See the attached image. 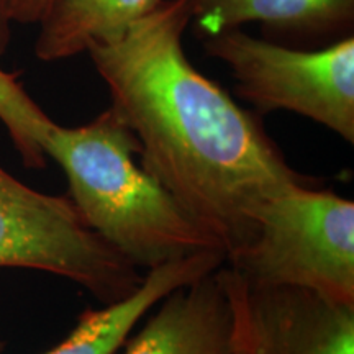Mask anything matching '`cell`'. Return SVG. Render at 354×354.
Returning <instances> with one entry per match:
<instances>
[{"label":"cell","mask_w":354,"mask_h":354,"mask_svg":"<svg viewBox=\"0 0 354 354\" xmlns=\"http://www.w3.org/2000/svg\"><path fill=\"white\" fill-rule=\"evenodd\" d=\"M69 183V198L92 232L135 268L225 248L140 162V143L112 109L82 127L55 122L43 140Z\"/></svg>","instance_id":"obj_2"},{"label":"cell","mask_w":354,"mask_h":354,"mask_svg":"<svg viewBox=\"0 0 354 354\" xmlns=\"http://www.w3.org/2000/svg\"><path fill=\"white\" fill-rule=\"evenodd\" d=\"M0 268L55 274L102 304L128 297L143 281L138 268L87 227L69 197L35 190L2 167Z\"/></svg>","instance_id":"obj_5"},{"label":"cell","mask_w":354,"mask_h":354,"mask_svg":"<svg viewBox=\"0 0 354 354\" xmlns=\"http://www.w3.org/2000/svg\"><path fill=\"white\" fill-rule=\"evenodd\" d=\"M55 0H10L12 24L38 25Z\"/></svg>","instance_id":"obj_12"},{"label":"cell","mask_w":354,"mask_h":354,"mask_svg":"<svg viewBox=\"0 0 354 354\" xmlns=\"http://www.w3.org/2000/svg\"><path fill=\"white\" fill-rule=\"evenodd\" d=\"M190 21L187 0H162L87 55L110 109L138 140L141 166L216 236L228 259L253 240L266 198L315 180L290 167L261 115L194 68L183 46Z\"/></svg>","instance_id":"obj_1"},{"label":"cell","mask_w":354,"mask_h":354,"mask_svg":"<svg viewBox=\"0 0 354 354\" xmlns=\"http://www.w3.org/2000/svg\"><path fill=\"white\" fill-rule=\"evenodd\" d=\"M162 0H55L39 20L35 55L44 63L87 53L115 41Z\"/></svg>","instance_id":"obj_10"},{"label":"cell","mask_w":354,"mask_h":354,"mask_svg":"<svg viewBox=\"0 0 354 354\" xmlns=\"http://www.w3.org/2000/svg\"><path fill=\"white\" fill-rule=\"evenodd\" d=\"M12 20H10V0H0V56L8 50L12 39Z\"/></svg>","instance_id":"obj_13"},{"label":"cell","mask_w":354,"mask_h":354,"mask_svg":"<svg viewBox=\"0 0 354 354\" xmlns=\"http://www.w3.org/2000/svg\"><path fill=\"white\" fill-rule=\"evenodd\" d=\"M198 32L212 37L259 21L266 32L295 39H343L353 35L354 0H187Z\"/></svg>","instance_id":"obj_9"},{"label":"cell","mask_w":354,"mask_h":354,"mask_svg":"<svg viewBox=\"0 0 354 354\" xmlns=\"http://www.w3.org/2000/svg\"><path fill=\"white\" fill-rule=\"evenodd\" d=\"M3 348H6V344H3L2 342H0V354H2V351H3Z\"/></svg>","instance_id":"obj_15"},{"label":"cell","mask_w":354,"mask_h":354,"mask_svg":"<svg viewBox=\"0 0 354 354\" xmlns=\"http://www.w3.org/2000/svg\"><path fill=\"white\" fill-rule=\"evenodd\" d=\"M253 240L225 266L259 287L305 289L354 305V202L315 184L274 194L254 214Z\"/></svg>","instance_id":"obj_3"},{"label":"cell","mask_w":354,"mask_h":354,"mask_svg":"<svg viewBox=\"0 0 354 354\" xmlns=\"http://www.w3.org/2000/svg\"><path fill=\"white\" fill-rule=\"evenodd\" d=\"M234 331H236V326H234ZM234 354H246L245 349L241 348V344L238 343V339H236V351H234Z\"/></svg>","instance_id":"obj_14"},{"label":"cell","mask_w":354,"mask_h":354,"mask_svg":"<svg viewBox=\"0 0 354 354\" xmlns=\"http://www.w3.org/2000/svg\"><path fill=\"white\" fill-rule=\"evenodd\" d=\"M221 268L167 294L123 354H234V310Z\"/></svg>","instance_id":"obj_7"},{"label":"cell","mask_w":354,"mask_h":354,"mask_svg":"<svg viewBox=\"0 0 354 354\" xmlns=\"http://www.w3.org/2000/svg\"><path fill=\"white\" fill-rule=\"evenodd\" d=\"M0 122L26 167L46 166L43 140L55 122L25 91L19 74L3 69H0Z\"/></svg>","instance_id":"obj_11"},{"label":"cell","mask_w":354,"mask_h":354,"mask_svg":"<svg viewBox=\"0 0 354 354\" xmlns=\"http://www.w3.org/2000/svg\"><path fill=\"white\" fill-rule=\"evenodd\" d=\"M225 261L220 251H207L149 269L133 294L82 312L68 338L44 354H115L136 323L167 294L216 271Z\"/></svg>","instance_id":"obj_8"},{"label":"cell","mask_w":354,"mask_h":354,"mask_svg":"<svg viewBox=\"0 0 354 354\" xmlns=\"http://www.w3.org/2000/svg\"><path fill=\"white\" fill-rule=\"evenodd\" d=\"M246 354H354V305L295 287L251 286L221 268Z\"/></svg>","instance_id":"obj_6"},{"label":"cell","mask_w":354,"mask_h":354,"mask_svg":"<svg viewBox=\"0 0 354 354\" xmlns=\"http://www.w3.org/2000/svg\"><path fill=\"white\" fill-rule=\"evenodd\" d=\"M203 50L228 66L236 94L261 117L294 112L354 143L353 35L318 50H300L232 28L203 38Z\"/></svg>","instance_id":"obj_4"}]
</instances>
